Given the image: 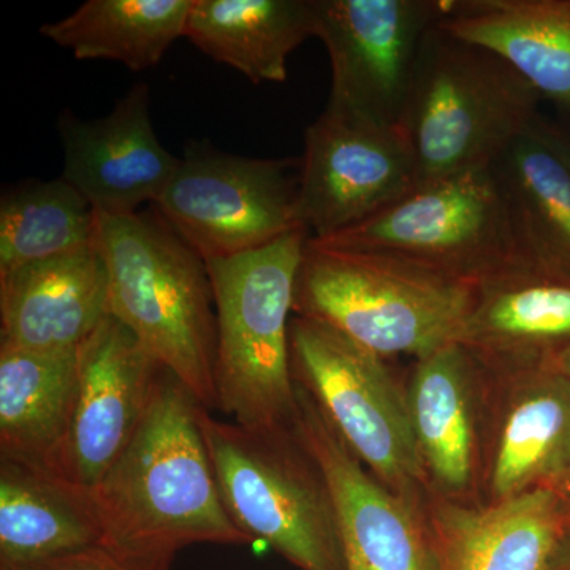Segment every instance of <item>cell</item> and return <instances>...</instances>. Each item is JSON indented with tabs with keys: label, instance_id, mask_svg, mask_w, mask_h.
I'll return each mask as SVG.
<instances>
[{
	"label": "cell",
	"instance_id": "603a6c76",
	"mask_svg": "<svg viewBox=\"0 0 570 570\" xmlns=\"http://www.w3.org/2000/svg\"><path fill=\"white\" fill-rule=\"evenodd\" d=\"M78 393V352L0 344V456L50 471Z\"/></svg>",
	"mask_w": 570,
	"mask_h": 570
},
{
	"label": "cell",
	"instance_id": "6da1fadb",
	"mask_svg": "<svg viewBox=\"0 0 570 570\" xmlns=\"http://www.w3.org/2000/svg\"><path fill=\"white\" fill-rule=\"evenodd\" d=\"M200 401L164 371L140 428L92 491L107 543L175 558L194 543L250 542L225 509Z\"/></svg>",
	"mask_w": 570,
	"mask_h": 570
},
{
	"label": "cell",
	"instance_id": "44dd1931",
	"mask_svg": "<svg viewBox=\"0 0 570 570\" xmlns=\"http://www.w3.org/2000/svg\"><path fill=\"white\" fill-rule=\"evenodd\" d=\"M107 543L91 491L0 456V569L21 568Z\"/></svg>",
	"mask_w": 570,
	"mask_h": 570
},
{
	"label": "cell",
	"instance_id": "9c48e42d",
	"mask_svg": "<svg viewBox=\"0 0 570 570\" xmlns=\"http://www.w3.org/2000/svg\"><path fill=\"white\" fill-rule=\"evenodd\" d=\"M302 157L255 159L187 145L153 209L205 262L262 249L303 227Z\"/></svg>",
	"mask_w": 570,
	"mask_h": 570
},
{
	"label": "cell",
	"instance_id": "f1b7e54d",
	"mask_svg": "<svg viewBox=\"0 0 570 570\" xmlns=\"http://www.w3.org/2000/svg\"><path fill=\"white\" fill-rule=\"evenodd\" d=\"M542 487H547L557 498L562 521H564L566 534L570 538V463L562 469L557 478L551 479L550 482Z\"/></svg>",
	"mask_w": 570,
	"mask_h": 570
},
{
	"label": "cell",
	"instance_id": "484cf974",
	"mask_svg": "<svg viewBox=\"0 0 570 570\" xmlns=\"http://www.w3.org/2000/svg\"><path fill=\"white\" fill-rule=\"evenodd\" d=\"M96 242L92 205L63 178H31L0 197V276Z\"/></svg>",
	"mask_w": 570,
	"mask_h": 570
},
{
	"label": "cell",
	"instance_id": "f546056e",
	"mask_svg": "<svg viewBox=\"0 0 570 570\" xmlns=\"http://www.w3.org/2000/svg\"><path fill=\"white\" fill-rule=\"evenodd\" d=\"M547 570H570V538L564 540L554 560Z\"/></svg>",
	"mask_w": 570,
	"mask_h": 570
},
{
	"label": "cell",
	"instance_id": "ba28073f",
	"mask_svg": "<svg viewBox=\"0 0 570 570\" xmlns=\"http://www.w3.org/2000/svg\"><path fill=\"white\" fill-rule=\"evenodd\" d=\"M317 242L387 255L472 285L519 255L493 165L419 184L370 219Z\"/></svg>",
	"mask_w": 570,
	"mask_h": 570
},
{
	"label": "cell",
	"instance_id": "5b68a950",
	"mask_svg": "<svg viewBox=\"0 0 570 570\" xmlns=\"http://www.w3.org/2000/svg\"><path fill=\"white\" fill-rule=\"evenodd\" d=\"M540 100L508 62L434 26L400 124L419 184L491 167L539 118Z\"/></svg>",
	"mask_w": 570,
	"mask_h": 570
},
{
	"label": "cell",
	"instance_id": "7402d4cb",
	"mask_svg": "<svg viewBox=\"0 0 570 570\" xmlns=\"http://www.w3.org/2000/svg\"><path fill=\"white\" fill-rule=\"evenodd\" d=\"M184 37L254 85L287 80L292 52L316 37L314 0H194Z\"/></svg>",
	"mask_w": 570,
	"mask_h": 570
},
{
	"label": "cell",
	"instance_id": "3957f363",
	"mask_svg": "<svg viewBox=\"0 0 570 570\" xmlns=\"http://www.w3.org/2000/svg\"><path fill=\"white\" fill-rule=\"evenodd\" d=\"M306 230L205 262L216 306L217 407L247 428H292L298 407L291 366V313Z\"/></svg>",
	"mask_w": 570,
	"mask_h": 570
},
{
	"label": "cell",
	"instance_id": "4fadbf2b",
	"mask_svg": "<svg viewBox=\"0 0 570 570\" xmlns=\"http://www.w3.org/2000/svg\"><path fill=\"white\" fill-rule=\"evenodd\" d=\"M483 370L479 501L497 504L570 463V379L553 363Z\"/></svg>",
	"mask_w": 570,
	"mask_h": 570
},
{
	"label": "cell",
	"instance_id": "8fae6325",
	"mask_svg": "<svg viewBox=\"0 0 570 570\" xmlns=\"http://www.w3.org/2000/svg\"><path fill=\"white\" fill-rule=\"evenodd\" d=\"M332 63L330 102L400 127L423 43L442 0H314Z\"/></svg>",
	"mask_w": 570,
	"mask_h": 570
},
{
	"label": "cell",
	"instance_id": "83f0119b",
	"mask_svg": "<svg viewBox=\"0 0 570 570\" xmlns=\"http://www.w3.org/2000/svg\"><path fill=\"white\" fill-rule=\"evenodd\" d=\"M534 129L570 171V130H566L564 127L558 126V124L547 121L542 116L535 119Z\"/></svg>",
	"mask_w": 570,
	"mask_h": 570
},
{
	"label": "cell",
	"instance_id": "4dcf8cb0",
	"mask_svg": "<svg viewBox=\"0 0 570 570\" xmlns=\"http://www.w3.org/2000/svg\"><path fill=\"white\" fill-rule=\"evenodd\" d=\"M553 365L570 379V346L562 348L560 354L554 356Z\"/></svg>",
	"mask_w": 570,
	"mask_h": 570
},
{
	"label": "cell",
	"instance_id": "30bf717a",
	"mask_svg": "<svg viewBox=\"0 0 570 570\" xmlns=\"http://www.w3.org/2000/svg\"><path fill=\"white\" fill-rule=\"evenodd\" d=\"M414 156L400 127L326 104L305 134L298 213L309 238L341 234L417 187Z\"/></svg>",
	"mask_w": 570,
	"mask_h": 570
},
{
	"label": "cell",
	"instance_id": "ffe728a7",
	"mask_svg": "<svg viewBox=\"0 0 570 570\" xmlns=\"http://www.w3.org/2000/svg\"><path fill=\"white\" fill-rule=\"evenodd\" d=\"M438 26L497 55L570 116V0H442Z\"/></svg>",
	"mask_w": 570,
	"mask_h": 570
},
{
	"label": "cell",
	"instance_id": "7c38bea8",
	"mask_svg": "<svg viewBox=\"0 0 570 570\" xmlns=\"http://www.w3.org/2000/svg\"><path fill=\"white\" fill-rule=\"evenodd\" d=\"M296 436L324 472L346 570H439L423 502L387 489L356 459L313 396L296 385Z\"/></svg>",
	"mask_w": 570,
	"mask_h": 570
},
{
	"label": "cell",
	"instance_id": "d4e9b609",
	"mask_svg": "<svg viewBox=\"0 0 570 570\" xmlns=\"http://www.w3.org/2000/svg\"><path fill=\"white\" fill-rule=\"evenodd\" d=\"M194 0H88L40 33L80 61L121 62L142 71L163 61L184 37Z\"/></svg>",
	"mask_w": 570,
	"mask_h": 570
},
{
	"label": "cell",
	"instance_id": "d6986e66",
	"mask_svg": "<svg viewBox=\"0 0 570 570\" xmlns=\"http://www.w3.org/2000/svg\"><path fill=\"white\" fill-rule=\"evenodd\" d=\"M108 316L110 277L96 242L0 276V344L78 352Z\"/></svg>",
	"mask_w": 570,
	"mask_h": 570
},
{
	"label": "cell",
	"instance_id": "2e32d148",
	"mask_svg": "<svg viewBox=\"0 0 570 570\" xmlns=\"http://www.w3.org/2000/svg\"><path fill=\"white\" fill-rule=\"evenodd\" d=\"M456 343L491 371L553 363L570 346V277L517 255L474 285Z\"/></svg>",
	"mask_w": 570,
	"mask_h": 570
},
{
	"label": "cell",
	"instance_id": "7a4b0ae2",
	"mask_svg": "<svg viewBox=\"0 0 570 570\" xmlns=\"http://www.w3.org/2000/svg\"><path fill=\"white\" fill-rule=\"evenodd\" d=\"M96 243L110 277V313L202 406L216 400V306L204 258L154 209L96 213Z\"/></svg>",
	"mask_w": 570,
	"mask_h": 570
},
{
	"label": "cell",
	"instance_id": "e0dca14e",
	"mask_svg": "<svg viewBox=\"0 0 570 570\" xmlns=\"http://www.w3.org/2000/svg\"><path fill=\"white\" fill-rule=\"evenodd\" d=\"M483 376L478 358L453 341L414 360L404 385L428 490L441 497L479 501Z\"/></svg>",
	"mask_w": 570,
	"mask_h": 570
},
{
	"label": "cell",
	"instance_id": "9a60e30c",
	"mask_svg": "<svg viewBox=\"0 0 570 570\" xmlns=\"http://www.w3.org/2000/svg\"><path fill=\"white\" fill-rule=\"evenodd\" d=\"M63 175L104 216H129L156 204L179 167L154 132L149 86L138 82L104 118L59 115Z\"/></svg>",
	"mask_w": 570,
	"mask_h": 570
},
{
	"label": "cell",
	"instance_id": "277c9868",
	"mask_svg": "<svg viewBox=\"0 0 570 570\" xmlns=\"http://www.w3.org/2000/svg\"><path fill=\"white\" fill-rule=\"evenodd\" d=\"M472 296V284L307 238L294 314L324 322L384 358L417 360L456 341Z\"/></svg>",
	"mask_w": 570,
	"mask_h": 570
},
{
	"label": "cell",
	"instance_id": "8992f818",
	"mask_svg": "<svg viewBox=\"0 0 570 570\" xmlns=\"http://www.w3.org/2000/svg\"><path fill=\"white\" fill-rule=\"evenodd\" d=\"M200 426L228 515L299 570H346L335 508L294 426L247 428L202 407Z\"/></svg>",
	"mask_w": 570,
	"mask_h": 570
},
{
	"label": "cell",
	"instance_id": "4316f807",
	"mask_svg": "<svg viewBox=\"0 0 570 570\" xmlns=\"http://www.w3.org/2000/svg\"><path fill=\"white\" fill-rule=\"evenodd\" d=\"M174 558L134 553L102 543L21 568L0 570H171Z\"/></svg>",
	"mask_w": 570,
	"mask_h": 570
},
{
	"label": "cell",
	"instance_id": "cb8c5ba5",
	"mask_svg": "<svg viewBox=\"0 0 570 570\" xmlns=\"http://www.w3.org/2000/svg\"><path fill=\"white\" fill-rule=\"evenodd\" d=\"M534 122L493 168L508 198L519 254L570 277V171Z\"/></svg>",
	"mask_w": 570,
	"mask_h": 570
},
{
	"label": "cell",
	"instance_id": "52a82bcc",
	"mask_svg": "<svg viewBox=\"0 0 570 570\" xmlns=\"http://www.w3.org/2000/svg\"><path fill=\"white\" fill-rule=\"evenodd\" d=\"M291 366L347 448L387 489L423 502L428 480L406 390L389 360L316 318L291 321Z\"/></svg>",
	"mask_w": 570,
	"mask_h": 570
},
{
	"label": "cell",
	"instance_id": "ac0fdd59",
	"mask_svg": "<svg viewBox=\"0 0 570 570\" xmlns=\"http://www.w3.org/2000/svg\"><path fill=\"white\" fill-rule=\"evenodd\" d=\"M439 570H547L568 539L557 498L535 487L487 504L426 491Z\"/></svg>",
	"mask_w": 570,
	"mask_h": 570
},
{
	"label": "cell",
	"instance_id": "5bb4252c",
	"mask_svg": "<svg viewBox=\"0 0 570 570\" xmlns=\"http://www.w3.org/2000/svg\"><path fill=\"white\" fill-rule=\"evenodd\" d=\"M164 371L118 318H105L78 348L77 403L48 472L92 493L140 428Z\"/></svg>",
	"mask_w": 570,
	"mask_h": 570
}]
</instances>
